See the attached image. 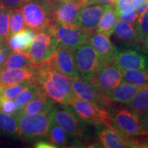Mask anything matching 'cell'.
<instances>
[{"label":"cell","mask_w":148,"mask_h":148,"mask_svg":"<svg viewBox=\"0 0 148 148\" xmlns=\"http://www.w3.org/2000/svg\"><path fill=\"white\" fill-rule=\"evenodd\" d=\"M16 116L18 121V139L32 141L47 136L50 123L49 112L31 115L19 111Z\"/></svg>","instance_id":"obj_1"},{"label":"cell","mask_w":148,"mask_h":148,"mask_svg":"<svg viewBox=\"0 0 148 148\" xmlns=\"http://www.w3.org/2000/svg\"><path fill=\"white\" fill-rule=\"evenodd\" d=\"M25 18V27L36 32L45 29L54 20V10L49 0H32L20 7Z\"/></svg>","instance_id":"obj_2"},{"label":"cell","mask_w":148,"mask_h":148,"mask_svg":"<svg viewBox=\"0 0 148 148\" xmlns=\"http://www.w3.org/2000/svg\"><path fill=\"white\" fill-rule=\"evenodd\" d=\"M69 105L84 123L93 125L97 127L104 125L111 129H115L111 123L110 116L106 108L76 96L71 98Z\"/></svg>","instance_id":"obj_3"},{"label":"cell","mask_w":148,"mask_h":148,"mask_svg":"<svg viewBox=\"0 0 148 148\" xmlns=\"http://www.w3.org/2000/svg\"><path fill=\"white\" fill-rule=\"evenodd\" d=\"M43 29L47 30L56 38L58 45L73 51L88 41L90 33L75 24H59L55 22H52Z\"/></svg>","instance_id":"obj_4"},{"label":"cell","mask_w":148,"mask_h":148,"mask_svg":"<svg viewBox=\"0 0 148 148\" xmlns=\"http://www.w3.org/2000/svg\"><path fill=\"white\" fill-rule=\"evenodd\" d=\"M73 53L79 77L87 80H90L106 64L88 40L77 48Z\"/></svg>","instance_id":"obj_5"},{"label":"cell","mask_w":148,"mask_h":148,"mask_svg":"<svg viewBox=\"0 0 148 148\" xmlns=\"http://www.w3.org/2000/svg\"><path fill=\"white\" fill-rule=\"evenodd\" d=\"M111 123L116 130L131 137L147 136L148 130L140 124L139 118L132 111L126 108L109 109Z\"/></svg>","instance_id":"obj_6"},{"label":"cell","mask_w":148,"mask_h":148,"mask_svg":"<svg viewBox=\"0 0 148 148\" xmlns=\"http://www.w3.org/2000/svg\"><path fill=\"white\" fill-rule=\"evenodd\" d=\"M49 116L57 124L62 127L67 134L75 138H83L86 134L84 122L79 118L69 105L54 106L49 112Z\"/></svg>","instance_id":"obj_7"},{"label":"cell","mask_w":148,"mask_h":148,"mask_svg":"<svg viewBox=\"0 0 148 148\" xmlns=\"http://www.w3.org/2000/svg\"><path fill=\"white\" fill-rule=\"evenodd\" d=\"M58 46L56 38L45 29H41L36 32L27 55L36 65H40L51 60Z\"/></svg>","instance_id":"obj_8"},{"label":"cell","mask_w":148,"mask_h":148,"mask_svg":"<svg viewBox=\"0 0 148 148\" xmlns=\"http://www.w3.org/2000/svg\"><path fill=\"white\" fill-rule=\"evenodd\" d=\"M72 90L76 97L84 100L94 103L107 110L114 108L116 103L98 90L87 79L80 77L70 79Z\"/></svg>","instance_id":"obj_9"},{"label":"cell","mask_w":148,"mask_h":148,"mask_svg":"<svg viewBox=\"0 0 148 148\" xmlns=\"http://www.w3.org/2000/svg\"><path fill=\"white\" fill-rule=\"evenodd\" d=\"M88 81L98 90L105 93L123 81L121 69L114 62L106 63Z\"/></svg>","instance_id":"obj_10"},{"label":"cell","mask_w":148,"mask_h":148,"mask_svg":"<svg viewBox=\"0 0 148 148\" xmlns=\"http://www.w3.org/2000/svg\"><path fill=\"white\" fill-rule=\"evenodd\" d=\"M98 128V137L103 147H140V143L136 138L123 134L116 129H111L104 125Z\"/></svg>","instance_id":"obj_11"},{"label":"cell","mask_w":148,"mask_h":148,"mask_svg":"<svg viewBox=\"0 0 148 148\" xmlns=\"http://www.w3.org/2000/svg\"><path fill=\"white\" fill-rule=\"evenodd\" d=\"M114 62L122 69L148 71V54L136 49L118 50Z\"/></svg>","instance_id":"obj_12"},{"label":"cell","mask_w":148,"mask_h":148,"mask_svg":"<svg viewBox=\"0 0 148 148\" xmlns=\"http://www.w3.org/2000/svg\"><path fill=\"white\" fill-rule=\"evenodd\" d=\"M108 4L99 3L82 7L77 14L75 25L88 32H95Z\"/></svg>","instance_id":"obj_13"},{"label":"cell","mask_w":148,"mask_h":148,"mask_svg":"<svg viewBox=\"0 0 148 148\" xmlns=\"http://www.w3.org/2000/svg\"><path fill=\"white\" fill-rule=\"evenodd\" d=\"M53 66L70 79L79 77L73 51L58 45L51 59Z\"/></svg>","instance_id":"obj_14"},{"label":"cell","mask_w":148,"mask_h":148,"mask_svg":"<svg viewBox=\"0 0 148 148\" xmlns=\"http://www.w3.org/2000/svg\"><path fill=\"white\" fill-rule=\"evenodd\" d=\"M36 81L40 85L43 92L55 103L61 105H69V99L56 87L48 75L45 63L38 66Z\"/></svg>","instance_id":"obj_15"},{"label":"cell","mask_w":148,"mask_h":148,"mask_svg":"<svg viewBox=\"0 0 148 148\" xmlns=\"http://www.w3.org/2000/svg\"><path fill=\"white\" fill-rule=\"evenodd\" d=\"M88 40L106 63L114 62L118 49L112 43L108 36L95 31L90 33Z\"/></svg>","instance_id":"obj_16"},{"label":"cell","mask_w":148,"mask_h":148,"mask_svg":"<svg viewBox=\"0 0 148 148\" xmlns=\"http://www.w3.org/2000/svg\"><path fill=\"white\" fill-rule=\"evenodd\" d=\"M38 66L1 69L0 71V85H10L27 80H36Z\"/></svg>","instance_id":"obj_17"},{"label":"cell","mask_w":148,"mask_h":148,"mask_svg":"<svg viewBox=\"0 0 148 148\" xmlns=\"http://www.w3.org/2000/svg\"><path fill=\"white\" fill-rule=\"evenodd\" d=\"M84 6L82 1L67 0L55 8L53 22L59 24H75L79 11Z\"/></svg>","instance_id":"obj_18"},{"label":"cell","mask_w":148,"mask_h":148,"mask_svg":"<svg viewBox=\"0 0 148 148\" xmlns=\"http://www.w3.org/2000/svg\"><path fill=\"white\" fill-rule=\"evenodd\" d=\"M143 85H136L125 81L105 92L109 99L115 103L127 105Z\"/></svg>","instance_id":"obj_19"},{"label":"cell","mask_w":148,"mask_h":148,"mask_svg":"<svg viewBox=\"0 0 148 148\" xmlns=\"http://www.w3.org/2000/svg\"><path fill=\"white\" fill-rule=\"evenodd\" d=\"M36 32L34 29L25 27L21 31L9 37L8 39L9 48L12 51L27 54Z\"/></svg>","instance_id":"obj_20"},{"label":"cell","mask_w":148,"mask_h":148,"mask_svg":"<svg viewBox=\"0 0 148 148\" xmlns=\"http://www.w3.org/2000/svg\"><path fill=\"white\" fill-rule=\"evenodd\" d=\"M45 67L48 75L56 87L69 98L70 101L71 98H73L75 95L72 90L69 77H68L63 73L57 69L53 66L51 60L45 62Z\"/></svg>","instance_id":"obj_21"},{"label":"cell","mask_w":148,"mask_h":148,"mask_svg":"<svg viewBox=\"0 0 148 148\" xmlns=\"http://www.w3.org/2000/svg\"><path fill=\"white\" fill-rule=\"evenodd\" d=\"M54 104V101L42 90L32 100L27 103L20 112L31 115L42 112H49Z\"/></svg>","instance_id":"obj_22"},{"label":"cell","mask_w":148,"mask_h":148,"mask_svg":"<svg viewBox=\"0 0 148 148\" xmlns=\"http://www.w3.org/2000/svg\"><path fill=\"white\" fill-rule=\"evenodd\" d=\"M119 20L113 4H109L105 10L95 32L110 37L114 33V27Z\"/></svg>","instance_id":"obj_23"},{"label":"cell","mask_w":148,"mask_h":148,"mask_svg":"<svg viewBox=\"0 0 148 148\" xmlns=\"http://www.w3.org/2000/svg\"><path fill=\"white\" fill-rule=\"evenodd\" d=\"M114 32L117 39L125 43L136 44L140 42L135 26L127 22L118 20Z\"/></svg>","instance_id":"obj_24"},{"label":"cell","mask_w":148,"mask_h":148,"mask_svg":"<svg viewBox=\"0 0 148 148\" xmlns=\"http://www.w3.org/2000/svg\"><path fill=\"white\" fill-rule=\"evenodd\" d=\"M18 121L16 115L0 112V136L18 138Z\"/></svg>","instance_id":"obj_25"},{"label":"cell","mask_w":148,"mask_h":148,"mask_svg":"<svg viewBox=\"0 0 148 148\" xmlns=\"http://www.w3.org/2000/svg\"><path fill=\"white\" fill-rule=\"evenodd\" d=\"M127 106L129 110L138 117L148 108V83L143 85Z\"/></svg>","instance_id":"obj_26"},{"label":"cell","mask_w":148,"mask_h":148,"mask_svg":"<svg viewBox=\"0 0 148 148\" xmlns=\"http://www.w3.org/2000/svg\"><path fill=\"white\" fill-rule=\"evenodd\" d=\"M46 137L47 140L56 147H64L67 144V133L64 130L50 118L49 130Z\"/></svg>","instance_id":"obj_27"},{"label":"cell","mask_w":148,"mask_h":148,"mask_svg":"<svg viewBox=\"0 0 148 148\" xmlns=\"http://www.w3.org/2000/svg\"><path fill=\"white\" fill-rule=\"evenodd\" d=\"M36 64L31 60L28 55L25 53L14 51L10 53L8 58L3 64L1 69H17L35 66Z\"/></svg>","instance_id":"obj_28"},{"label":"cell","mask_w":148,"mask_h":148,"mask_svg":"<svg viewBox=\"0 0 148 148\" xmlns=\"http://www.w3.org/2000/svg\"><path fill=\"white\" fill-rule=\"evenodd\" d=\"M42 88L36 80L32 81L23 88L18 95L14 98V101L21 108H23L27 103L32 100L36 96L42 91Z\"/></svg>","instance_id":"obj_29"},{"label":"cell","mask_w":148,"mask_h":148,"mask_svg":"<svg viewBox=\"0 0 148 148\" xmlns=\"http://www.w3.org/2000/svg\"><path fill=\"white\" fill-rule=\"evenodd\" d=\"M25 27V18L21 8H10L9 17V37L20 32Z\"/></svg>","instance_id":"obj_30"},{"label":"cell","mask_w":148,"mask_h":148,"mask_svg":"<svg viewBox=\"0 0 148 148\" xmlns=\"http://www.w3.org/2000/svg\"><path fill=\"white\" fill-rule=\"evenodd\" d=\"M121 72L123 81L136 85H144L148 83V71L121 69Z\"/></svg>","instance_id":"obj_31"},{"label":"cell","mask_w":148,"mask_h":148,"mask_svg":"<svg viewBox=\"0 0 148 148\" xmlns=\"http://www.w3.org/2000/svg\"><path fill=\"white\" fill-rule=\"evenodd\" d=\"M10 8L0 5V40L8 41Z\"/></svg>","instance_id":"obj_32"},{"label":"cell","mask_w":148,"mask_h":148,"mask_svg":"<svg viewBox=\"0 0 148 148\" xmlns=\"http://www.w3.org/2000/svg\"><path fill=\"white\" fill-rule=\"evenodd\" d=\"M138 40L141 42L148 37V9L138 20V23L135 25Z\"/></svg>","instance_id":"obj_33"},{"label":"cell","mask_w":148,"mask_h":148,"mask_svg":"<svg viewBox=\"0 0 148 148\" xmlns=\"http://www.w3.org/2000/svg\"><path fill=\"white\" fill-rule=\"evenodd\" d=\"M117 15L119 19L127 22L134 26L138 23V18H139L137 12L132 7H127L123 9L118 12Z\"/></svg>","instance_id":"obj_34"},{"label":"cell","mask_w":148,"mask_h":148,"mask_svg":"<svg viewBox=\"0 0 148 148\" xmlns=\"http://www.w3.org/2000/svg\"><path fill=\"white\" fill-rule=\"evenodd\" d=\"M141 0H116L113 3L116 14L121 10L127 7H132L136 8L139 4Z\"/></svg>","instance_id":"obj_35"},{"label":"cell","mask_w":148,"mask_h":148,"mask_svg":"<svg viewBox=\"0 0 148 148\" xmlns=\"http://www.w3.org/2000/svg\"><path fill=\"white\" fill-rule=\"evenodd\" d=\"M27 2V0H0V5L8 8H19Z\"/></svg>","instance_id":"obj_36"},{"label":"cell","mask_w":148,"mask_h":148,"mask_svg":"<svg viewBox=\"0 0 148 148\" xmlns=\"http://www.w3.org/2000/svg\"><path fill=\"white\" fill-rule=\"evenodd\" d=\"M138 118L142 126L148 130V108L146 109Z\"/></svg>","instance_id":"obj_37"},{"label":"cell","mask_w":148,"mask_h":148,"mask_svg":"<svg viewBox=\"0 0 148 148\" xmlns=\"http://www.w3.org/2000/svg\"><path fill=\"white\" fill-rule=\"evenodd\" d=\"M12 52V51L10 49L0 51V68L2 67L3 64H4L5 60H7V58H8V56Z\"/></svg>","instance_id":"obj_38"},{"label":"cell","mask_w":148,"mask_h":148,"mask_svg":"<svg viewBox=\"0 0 148 148\" xmlns=\"http://www.w3.org/2000/svg\"><path fill=\"white\" fill-rule=\"evenodd\" d=\"M36 148H56L55 145L47 140H38L34 145Z\"/></svg>","instance_id":"obj_39"},{"label":"cell","mask_w":148,"mask_h":148,"mask_svg":"<svg viewBox=\"0 0 148 148\" xmlns=\"http://www.w3.org/2000/svg\"><path fill=\"white\" fill-rule=\"evenodd\" d=\"M116 0H86L85 1V5L99 4V3H110L113 4Z\"/></svg>","instance_id":"obj_40"},{"label":"cell","mask_w":148,"mask_h":148,"mask_svg":"<svg viewBox=\"0 0 148 148\" xmlns=\"http://www.w3.org/2000/svg\"><path fill=\"white\" fill-rule=\"evenodd\" d=\"M67 0H49V1L51 3V5H53V7L54 8H57L58 5L62 4V3L65 2Z\"/></svg>","instance_id":"obj_41"},{"label":"cell","mask_w":148,"mask_h":148,"mask_svg":"<svg viewBox=\"0 0 148 148\" xmlns=\"http://www.w3.org/2000/svg\"><path fill=\"white\" fill-rule=\"evenodd\" d=\"M10 48L8 47V41H4V40H0V51L6 50L9 49Z\"/></svg>","instance_id":"obj_42"},{"label":"cell","mask_w":148,"mask_h":148,"mask_svg":"<svg viewBox=\"0 0 148 148\" xmlns=\"http://www.w3.org/2000/svg\"><path fill=\"white\" fill-rule=\"evenodd\" d=\"M140 43L142 44V49H143V50L148 54V37L143 40Z\"/></svg>","instance_id":"obj_43"},{"label":"cell","mask_w":148,"mask_h":148,"mask_svg":"<svg viewBox=\"0 0 148 148\" xmlns=\"http://www.w3.org/2000/svg\"><path fill=\"white\" fill-rule=\"evenodd\" d=\"M75 1H82V2H84V3H85V1H86V0H75ZM85 5V4H84Z\"/></svg>","instance_id":"obj_44"},{"label":"cell","mask_w":148,"mask_h":148,"mask_svg":"<svg viewBox=\"0 0 148 148\" xmlns=\"http://www.w3.org/2000/svg\"><path fill=\"white\" fill-rule=\"evenodd\" d=\"M27 2H28V1H32V0H27Z\"/></svg>","instance_id":"obj_45"},{"label":"cell","mask_w":148,"mask_h":148,"mask_svg":"<svg viewBox=\"0 0 148 148\" xmlns=\"http://www.w3.org/2000/svg\"><path fill=\"white\" fill-rule=\"evenodd\" d=\"M1 69H1V68H0V71H1Z\"/></svg>","instance_id":"obj_46"}]
</instances>
